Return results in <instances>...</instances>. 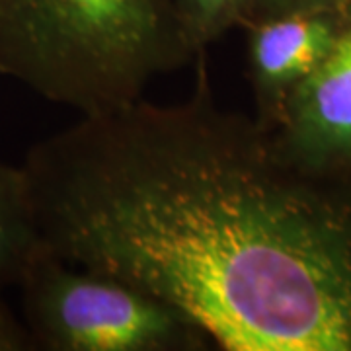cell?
Wrapping results in <instances>:
<instances>
[{
    "mask_svg": "<svg viewBox=\"0 0 351 351\" xmlns=\"http://www.w3.org/2000/svg\"><path fill=\"white\" fill-rule=\"evenodd\" d=\"M43 248L174 304L225 351H351V201L276 131L180 104L84 113L22 164Z\"/></svg>",
    "mask_w": 351,
    "mask_h": 351,
    "instance_id": "1",
    "label": "cell"
},
{
    "mask_svg": "<svg viewBox=\"0 0 351 351\" xmlns=\"http://www.w3.org/2000/svg\"><path fill=\"white\" fill-rule=\"evenodd\" d=\"M195 57L174 0H0V73L82 115Z\"/></svg>",
    "mask_w": 351,
    "mask_h": 351,
    "instance_id": "2",
    "label": "cell"
},
{
    "mask_svg": "<svg viewBox=\"0 0 351 351\" xmlns=\"http://www.w3.org/2000/svg\"><path fill=\"white\" fill-rule=\"evenodd\" d=\"M18 289L36 350L201 351L211 343L197 322L151 291L45 248Z\"/></svg>",
    "mask_w": 351,
    "mask_h": 351,
    "instance_id": "3",
    "label": "cell"
},
{
    "mask_svg": "<svg viewBox=\"0 0 351 351\" xmlns=\"http://www.w3.org/2000/svg\"><path fill=\"white\" fill-rule=\"evenodd\" d=\"M274 131L283 152L311 174L332 178L351 168V2L326 59L295 90Z\"/></svg>",
    "mask_w": 351,
    "mask_h": 351,
    "instance_id": "4",
    "label": "cell"
},
{
    "mask_svg": "<svg viewBox=\"0 0 351 351\" xmlns=\"http://www.w3.org/2000/svg\"><path fill=\"white\" fill-rule=\"evenodd\" d=\"M341 10H316L250 22L248 71L260 121L276 129L295 90L326 59L341 24Z\"/></svg>",
    "mask_w": 351,
    "mask_h": 351,
    "instance_id": "5",
    "label": "cell"
},
{
    "mask_svg": "<svg viewBox=\"0 0 351 351\" xmlns=\"http://www.w3.org/2000/svg\"><path fill=\"white\" fill-rule=\"evenodd\" d=\"M43 252L22 166L0 160V289L18 287Z\"/></svg>",
    "mask_w": 351,
    "mask_h": 351,
    "instance_id": "6",
    "label": "cell"
},
{
    "mask_svg": "<svg viewBox=\"0 0 351 351\" xmlns=\"http://www.w3.org/2000/svg\"><path fill=\"white\" fill-rule=\"evenodd\" d=\"M174 6L191 47L199 55L228 29L244 25L250 0H174Z\"/></svg>",
    "mask_w": 351,
    "mask_h": 351,
    "instance_id": "7",
    "label": "cell"
},
{
    "mask_svg": "<svg viewBox=\"0 0 351 351\" xmlns=\"http://www.w3.org/2000/svg\"><path fill=\"white\" fill-rule=\"evenodd\" d=\"M351 0H250V8L244 25L263 20V18H274L283 14L295 12H316V10H339Z\"/></svg>",
    "mask_w": 351,
    "mask_h": 351,
    "instance_id": "8",
    "label": "cell"
},
{
    "mask_svg": "<svg viewBox=\"0 0 351 351\" xmlns=\"http://www.w3.org/2000/svg\"><path fill=\"white\" fill-rule=\"evenodd\" d=\"M36 343L22 318L4 301L0 289V351H34Z\"/></svg>",
    "mask_w": 351,
    "mask_h": 351,
    "instance_id": "9",
    "label": "cell"
}]
</instances>
